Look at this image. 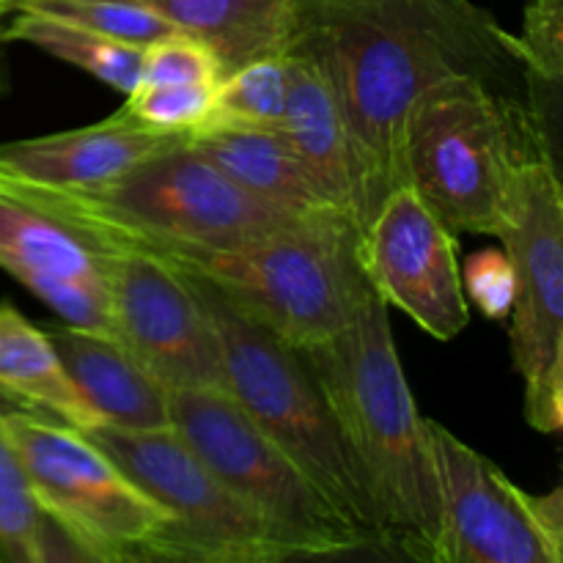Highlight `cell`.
Returning a JSON list of instances; mask_svg holds the SVG:
<instances>
[{"label":"cell","mask_w":563,"mask_h":563,"mask_svg":"<svg viewBox=\"0 0 563 563\" xmlns=\"http://www.w3.org/2000/svg\"><path fill=\"white\" fill-rule=\"evenodd\" d=\"M291 44L322 60L339 99L361 231L405 185V126L423 91L456 75L522 88L511 31L473 0H295Z\"/></svg>","instance_id":"6da1fadb"},{"label":"cell","mask_w":563,"mask_h":563,"mask_svg":"<svg viewBox=\"0 0 563 563\" xmlns=\"http://www.w3.org/2000/svg\"><path fill=\"white\" fill-rule=\"evenodd\" d=\"M300 355L328 399L385 553L440 563L443 515L429 418L405 377L388 306L372 291L344 330Z\"/></svg>","instance_id":"7a4b0ae2"},{"label":"cell","mask_w":563,"mask_h":563,"mask_svg":"<svg viewBox=\"0 0 563 563\" xmlns=\"http://www.w3.org/2000/svg\"><path fill=\"white\" fill-rule=\"evenodd\" d=\"M0 190L93 245L137 247L154 256L234 245L291 218L234 185L187 137L88 190L27 185L3 174Z\"/></svg>","instance_id":"3957f363"},{"label":"cell","mask_w":563,"mask_h":563,"mask_svg":"<svg viewBox=\"0 0 563 563\" xmlns=\"http://www.w3.org/2000/svg\"><path fill=\"white\" fill-rule=\"evenodd\" d=\"M159 258L297 352L333 339L374 291L361 264V225L339 207L234 245Z\"/></svg>","instance_id":"277c9868"},{"label":"cell","mask_w":563,"mask_h":563,"mask_svg":"<svg viewBox=\"0 0 563 563\" xmlns=\"http://www.w3.org/2000/svg\"><path fill=\"white\" fill-rule=\"evenodd\" d=\"M542 154L559 159L526 97L456 75L412 104L401 168L407 185L456 236H495L522 170Z\"/></svg>","instance_id":"5b68a950"},{"label":"cell","mask_w":563,"mask_h":563,"mask_svg":"<svg viewBox=\"0 0 563 563\" xmlns=\"http://www.w3.org/2000/svg\"><path fill=\"white\" fill-rule=\"evenodd\" d=\"M190 278V275H187ZM218 339L223 388L317 484L366 550L383 548L377 517L357 478L328 399L297 350L236 313L207 284L190 278Z\"/></svg>","instance_id":"8992f818"},{"label":"cell","mask_w":563,"mask_h":563,"mask_svg":"<svg viewBox=\"0 0 563 563\" xmlns=\"http://www.w3.org/2000/svg\"><path fill=\"white\" fill-rule=\"evenodd\" d=\"M86 434L143 493L157 500L168 522L143 548L141 561L275 563L300 559L289 539L225 487L207 462L165 429L93 427Z\"/></svg>","instance_id":"52a82bcc"},{"label":"cell","mask_w":563,"mask_h":563,"mask_svg":"<svg viewBox=\"0 0 563 563\" xmlns=\"http://www.w3.org/2000/svg\"><path fill=\"white\" fill-rule=\"evenodd\" d=\"M0 432L31 493L82 561H141L168 517L80 429L27 407L0 410Z\"/></svg>","instance_id":"ba28073f"},{"label":"cell","mask_w":563,"mask_h":563,"mask_svg":"<svg viewBox=\"0 0 563 563\" xmlns=\"http://www.w3.org/2000/svg\"><path fill=\"white\" fill-rule=\"evenodd\" d=\"M170 429L209 471L267 517L300 559L366 550L302 467L225 388H170Z\"/></svg>","instance_id":"9c48e42d"},{"label":"cell","mask_w":563,"mask_h":563,"mask_svg":"<svg viewBox=\"0 0 563 563\" xmlns=\"http://www.w3.org/2000/svg\"><path fill=\"white\" fill-rule=\"evenodd\" d=\"M515 269L511 361L526 394V421L542 434L563 429V187L559 159L526 165L509 214L495 234Z\"/></svg>","instance_id":"30bf717a"},{"label":"cell","mask_w":563,"mask_h":563,"mask_svg":"<svg viewBox=\"0 0 563 563\" xmlns=\"http://www.w3.org/2000/svg\"><path fill=\"white\" fill-rule=\"evenodd\" d=\"M438 471L443 548L440 563H561V489L531 495L495 462L429 421Z\"/></svg>","instance_id":"8fae6325"},{"label":"cell","mask_w":563,"mask_h":563,"mask_svg":"<svg viewBox=\"0 0 563 563\" xmlns=\"http://www.w3.org/2000/svg\"><path fill=\"white\" fill-rule=\"evenodd\" d=\"M102 247L113 341L165 388H223L218 339L196 286L137 247Z\"/></svg>","instance_id":"7c38bea8"},{"label":"cell","mask_w":563,"mask_h":563,"mask_svg":"<svg viewBox=\"0 0 563 563\" xmlns=\"http://www.w3.org/2000/svg\"><path fill=\"white\" fill-rule=\"evenodd\" d=\"M361 264L374 295L432 339H456L471 322L460 240L407 181L361 231Z\"/></svg>","instance_id":"4fadbf2b"},{"label":"cell","mask_w":563,"mask_h":563,"mask_svg":"<svg viewBox=\"0 0 563 563\" xmlns=\"http://www.w3.org/2000/svg\"><path fill=\"white\" fill-rule=\"evenodd\" d=\"M0 267L64 324L113 341L102 247L0 190Z\"/></svg>","instance_id":"5bb4252c"},{"label":"cell","mask_w":563,"mask_h":563,"mask_svg":"<svg viewBox=\"0 0 563 563\" xmlns=\"http://www.w3.org/2000/svg\"><path fill=\"white\" fill-rule=\"evenodd\" d=\"M185 135H159L115 110L97 124L0 146V174L42 187L88 190L119 179Z\"/></svg>","instance_id":"9a60e30c"},{"label":"cell","mask_w":563,"mask_h":563,"mask_svg":"<svg viewBox=\"0 0 563 563\" xmlns=\"http://www.w3.org/2000/svg\"><path fill=\"white\" fill-rule=\"evenodd\" d=\"M55 352L71 383L91 405L104 427L165 429L170 427L168 394L146 366L104 335L86 333L71 324L49 330Z\"/></svg>","instance_id":"2e32d148"},{"label":"cell","mask_w":563,"mask_h":563,"mask_svg":"<svg viewBox=\"0 0 563 563\" xmlns=\"http://www.w3.org/2000/svg\"><path fill=\"white\" fill-rule=\"evenodd\" d=\"M286 110L280 135L333 207L352 212V159L344 115L322 60L302 44L286 49ZM355 218V214H352Z\"/></svg>","instance_id":"e0dca14e"},{"label":"cell","mask_w":563,"mask_h":563,"mask_svg":"<svg viewBox=\"0 0 563 563\" xmlns=\"http://www.w3.org/2000/svg\"><path fill=\"white\" fill-rule=\"evenodd\" d=\"M187 141L220 174L278 212L300 218L333 207L280 130H212Z\"/></svg>","instance_id":"ac0fdd59"},{"label":"cell","mask_w":563,"mask_h":563,"mask_svg":"<svg viewBox=\"0 0 563 563\" xmlns=\"http://www.w3.org/2000/svg\"><path fill=\"white\" fill-rule=\"evenodd\" d=\"M179 31L201 38L231 71L284 55L295 36V0H143Z\"/></svg>","instance_id":"d6986e66"},{"label":"cell","mask_w":563,"mask_h":563,"mask_svg":"<svg viewBox=\"0 0 563 563\" xmlns=\"http://www.w3.org/2000/svg\"><path fill=\"white\" fill-rule=\"evenodd\" d=\"M0 390L27 410L60 418V423L88 432L102 427L44 330L27 322L11 302L0 306Z\"/></svg>","instance_id":"ffe728a7"},{"label":"cell","mask_w":563,"mask_h":563,"mask_svg":"<svg viewBox=\"0 0 563 563\" xmlns=\"http://www.w3.org/2000/svg\"><path fill=\"white\" fill-rule=\"evenodd\" d=\"M5 25V42H25L64 64L77 66L93 80L115 88L119 93H132L141 82L143 47L99 36L88 27L71 25L58 16L38 11H11Z\"/></svg>","instance_id":"44dd1931"},{"label":"cell","mask_w":563,"mask_h":563,"mask_svg":"<svg viewBox=\"0 0 563 563\" xmlns=\"http://www.w3.org/2000/svg\"><path fill=\"white\" fill-rule=\"evenodd\" d=\"M511 53L522 71V88L539 126L559 143L563 86V0H528Z\"/></svg>","instance_id":"7402d4cb"},{"label":"cell","mask_w":563,"mask_h":563,"mask_svg":"<svg viewBox=\"0 0 563 563\" xmlns=\"http://www.w3.org/2000/svg\"><path fill=\"white\" fill-rule=\"evenodd\" d=\"M289 69L286 53L251 60L218 80L198 132L212 130H280L286 110Z\"/></svg>","instance_id":"603a6c76"},{"label":"cell","mask_w":563,"mask_h":563,"mask_svg":"<svg viewBox=\"0 0 563 563\" xmlns=\"http://www.w3.org/2000/svg\"><path fill=\"white\" fill-rule=\"evenodd\" d=\"M53 533H60L36 504L20 460L0 432V561L47 563L60 559Z\"/></svg>","instance_id":"cb8c5ba5"},{"label":"cell","mask_w":563,"mask_h":563,"mask_svg":"<svg viewBox=\"0 0 563 563\" xmlns=\"http://www.w3.org/2000/svg\"><path fill=\"white\" fill-rule=\"evenodd\" d=\"M14 11H38L71 25L88 27L115 42L148 47L157 38L179 31L143 0H16Z\"/></svg>","instance_id":"d4e9b609"},{"label":"cell","mask_w":563,"mask_h":563,"mask_svg":"<svg viewBox=\"0 0 563 563\" xmlns=\"http://www.w3.org/2000/svg\"><path fill=\"white\" fill-rule=\"evenodd\" d=\"M218 82H198V86H137L126 93V102L121 104L130 119L143 124L146 130L159 135H185L201 126L212 93Z\"/></svg>","instance_id":"484cf974"},{"label":"cell","mask_w":563,"mask_h":563,"mask_svg":"<svg viewBox=\"0 0 563 563\" xmlns=\"http://www.w3.org/2000/svg\"><path fill=\"white\" fill-rule=\"evenodd\" d=\"M223 77L220 60L201 38L174 31L143 47V69L137 86H198Z\"/></svg>","instance_id":"4316f807"},{"label":"cell","mask_w":563,"mask_h":563,"mask_svg":"<svg viewBox=\"0 0 563 563\" xmlns=\"http://www.w3.org/2000/svg\"><path fill=\"white\" fill-rule=\"evenodd\" d=\"M462 289L487 319L493 322L509 319L511 306H515V269L506 251L484 247L473 253L462 269Z\"/></svg>","instance_id":"83f0119b"},{"label":"cell","mask_w":563,"mask_h":563,"mask_svg":"<svg viewBox=\"0 0 563 563\" xmlns=\"http://www.w3.org/2000/svg\"><path fill=\"white\" fill-rule=\"evenodd\" d=\"M11 11L9 9H3V5H0V93L5 91V66H3V44H5V16H9Z\"/></svg>","instance_id":"f1b7e54d"},{"label":"cell","mask_w":563,"mask_h":563,"mask_svg":"<svg viewBox=\"0 0 563 563\" xmlns=\"http://www.w3.org/2000/svg\"><path fill=\"white\" fill-rule=\"evenodd\" d=\"M0 5H3V9H9V11H14L16 0H0Z\"/></svg>","instance_id":"f546056e"}]
</instances>
